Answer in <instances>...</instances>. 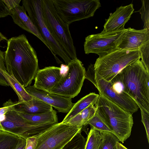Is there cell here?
Wrapping results in <instances>:
<instances>
[{"instance_id": "cell-1", "label": "cell", "mask_w": 149, "mask_h": 149, "mask_svg": "<svg viewBox=\"0 0 149 149\" xmlns=\"http://www.w3.org/2000/svg\"><path fill=\"white\" fill-rule=\"evenodd\" d=\"M4 59L7 73L24 88L30 86L39 69L38 60L24 34L8 40Z\"/></svg>"}, {"instance_id": "cell-2", "label": "cell", "mask_w": 149, "mask_h": 149, "mask_svg": "<svg viewBox=\"0 0 149 149\" xmlns=\"http://www.w3.org/2000/svg\"><path fill=\"white\" fill-rule=\"evenodd\" d=\"M116 76L140 110L149 113V73L140 59L126 66Z\"/></svg>"}, {"instance_id": "cell-3", "label": "cell", "mask_w": 149, "mask_h": 149, "mask_svg": "<svg viewBox=\"0 0 149 149\" xmlns=\"http://www.w3.org/2000/svg\"><path fill=\"white\" fill-rule=\"evenodd\" d=\"M95 106L96 112L104 120L119 141L124 143L131 135L134 124L132 113L100 94Z\"/></svg>"}, {"instance_id": "cell-4", "label": "cell", "mask_w": 149, "mask_h": 149, "mask_svg": "<svg viewBox=\"0 0 149 149\" xmlns=\"http://www.w3.org/2000/svg\"><path fill=\"white\" fill-rule=\"evenodd\" d=\"M41 3L43 18L52 36L71 59L77 58L76 49L69 25L60 17L54 7L52 0H41Z\"/></svg>"}, {"instance_id": "cell-5", "label": "cell", "mask_w": 149, "mask_h": 149, "mask_svg": "<svg viewBox=\"0 0 149 149\" xmlns=\"http://www.w3.org/2000/svg\"><path fill=\"white\" fill-rule=\"evenodd\" d=\"M140 59L139 50L131 51L118 49L99 57L93 67L95 72L102 78L110 82L122 69Z\"/></svg>"}, {"instance_id": "cell-6", "label": "cell", "mask_w": 149, "mask_h": 149, "mask_svg": "<svg viewBox=\"0 0 149 149\" xmlns=\"http://www.w3.org/2000/svg\"><path fill=\"white\" fill-rule=\"evenodd\" d=\"M22 3L29 17L48 45L57 63L60 64L62 62L56 55L61 58L67 65L71 59L52 36L47 26L42 15L41 0H23Z\"/></svg>"}, {"instance_id": "cell-7", "label": "cell", "mask_w": 149, "mask_h": 149, "mask_svg": "<svg viewBox=\"0 0 149 149\" xmlns=\"http://www.w3.org/2000/svg\"><path fill=\"white\" fill-rule=\"evenodd\" d=\"M62 19L69 25L72 23L93 17L101 6L99 0H52Z\"/></svg>"}, {"instance_id": "cell-8", "label": "cell", "mask_w": 149, "mask_h": 149, "mask_svg": "<svg viewBox=\"0 0 149 149\" xmlns=\"http://www.w3.org/2000/svg\"><path fill=\"white\" fill-rule=\"evenodd\" d=\"M94 86L99 93L123 109L132 113L139 107L135 101L124 91L116 76L110 82L104 79L95 71Z\"/></svg>"}, {"instance_id": "cell-9", "label": "cell", "mask_w": 149, "mask_h": 149, "mask_svg": "<svg viewBox=\"0 0 149 149\" xmlns=\"http://www.w3.org/2000/svg\"><path fill=\"white\" fill-rule=\"evenodd\" d=\"M67 65L66 74L62 75L59 82L48 92L72 98L80 92L86 71L82 62L77 58L71 59Z\"/></svg>"}, {"instance_id": "cell-10", "label": "cell", "mask_w": 149, "mask_h": 149, "mask_svg": "<svg viewBox=\"0 0 149 149\" xmlns=\"http://www.w3.org/2000/svg\"><path fill=\"white\" fill-rule=\"evenodd\" d=\"M82 128L61 122L54 124L35 136L37 142L34 149H62Z\"/></svg>"}, {"instance_id": "cell-11", "label": "cell", "mask_w": 149, "mask_h": 149, "mask_svg": "<svg viewBox=\"0 0 149 149\" xmlns=\"http://www.w3.org/2000/svg\"><path fill=\"white\" fill-rule=\"evenodd\" d=\"M15 109L5 114L4 119L0 121L1 126L3 130L25 139L40 134L54 124H31L18 115Z\"/></svg>"}, {"instance_id": "cell-12", "label": "cell", "mask_w": 149, "mask_h": 149, "mask_svg": "<svg viewBox=\"0 0 149 149\" xmlns=\"http://www.w3.org/2000/svg\"><path fill=\"white\" fill-rule=\"evenodd\" d=\"M126 29L107 33L102 31L88 36L84 43L85 53H94L101 57L115 51L118 49L121 37Z\"/></svg>"}, {"instance_id": "cell-13", "label": "cell", "mask_w": 149, "mask_h": 149, "mask_svg": "<svg viewBox=\"0 0 149 149\" xmlns=\"http://www.w3.org/2000/svg\"><path fill=\"white\" fill-rule=\"evenodd\" d=\"M25 89L32 97L53 107L59 112L68 113L74 104L72 102L71 98L40 90L33 86H29Z\"/></svg>"}, {"instance_id": "cell-14", "label": "cell", "mask_w": 149, "mask_h": 149, "mask_svg": "<svg viewBox=\"0 0 149 149\" xmlns=\"http://www.w3.org/2000/svg\"><path fill=\"white\" fill-rule=\"evenodd\" d=\"M149 41V30H136L131 28L126 29L123 34L118 49L128 51H136Z\"/></svg>"}, {"instance_id": "cell-15", "label": "cell", "mask_w": 149, "mask_h": 149, "mask_svg": "<svg viewBox=\"0 0 149 149\" xmlns=\"http://www.w3.org/2000/svg\"><path fill=\"white\" fill-rule=\"evenodd\" d=\"M61 68L54 66L39 69L35 76L34 86L38 89L49 92L59 82L63 74Z\"/></svg>"}, {"instance_id": "cell-16", "label": "cell", "mask_w": 149, "mask_h": 149, "mask_svg": "<svg viewBox=\"0 0 149 149\" xmlns=\"http://www.w3.org/2000/svg\"><path fill=\"white\" fill-rule=\"evenodd\" d=\"M134 10L132 3L117 8L115 12L110 13L109 18L105 19L102 31L107 33L125 30V25L130 19Z\"/></svg>"}, {"instance_id": "cell-17", "label": "cell", "mask_w": 149, "mask_h": 149, "mask_svg": "<svg viewBox=\"0 0 149 149\" xmlns=\"http://www.w3.org/2000/svg\"><path fill=\"white\" fill-rule=\"evenodd\" d=\"M14 22L22 29L35 36L43 42L50 50L48 45L42 38L37 28L26 14L23 5H20L10 11Z\"/></svg>"}, {"instance_id": "cell-18", "label": "cell", "mask_w": 149, "mask_h": 149, "mask_svg": "<svg viewBox=\"0 0 149 149\" xmlns=\"http://www.w3.org/2000/svg\"><path fill=\"white\" fill-rule=\"evenodd\" d=\"M15 109L29 114H40L53 110L51 106L33 97L30 100L19 103L16 106Z\"/></svg>"}, {"instance_id": "cell-19", "label": "cell", "mask_w": 149, "mask_h": 149, "mask_svg": "<svg viewBox=\"0 0 149 149\" xmlns=\"http://www.w3.org/2000/svg\"><path fill=\"white\" fill-rule=\"evenodd\" d=\"M99 95L95 93H90L74 103L72 107L61 122L64 124L78 113L90 106H95Z\"/></svg>"}, {"instance_id": "cell-20", "label": "cell", "mask_w": 149, "mask_h": 149, "mask_svg": "<svg viewBox=\"0 0 149 149\" xmlns=\"http://www.w3.org/2000/svg\"><path fill=\"white\" fill-rule=\"evenodd\" d=\"M15 110L18 115L26 120L32 124H55L58 123L57 112L54 110L36 114H26Z\"/></svg>"}, {"instance_id": "cell-21", "label": "cell", "mask_w": 149, "mask_h": 149, "mask_svg": "<svg viewBox=\"0 0 149 149\" xmlns=\"http://www.w3.org/2000/svg\"><path fill=\"white\" fill-rule=\"evenodd\" d=\"M97 109L95 106H90L72 118L64 124L78 128L86 125L88 121L95 114Z\"/></svg>"}, {"instance_id": "cell-22", "label": "cell", "mask_w": 149, "mask_h": 149, "mask_svg": "<svg viewBox=\"0 0 149 149\" xmlns=\"http://www.w3.org/2000/svg\"><path fill=\"white\" fill-rule=\"evenodd\" d=\"M4 77L9 86L13 89L18 98V102L21 103L32 100V97L26 91L25 88L6 71L3 72Z\"/></svg>"}, {"instance_id": "cell-23", "label": "cell", "mask_w": 149, "mask_h": 149, "mask_svg": "<svg viewBox=\"0 0 149 149\" xmlns=\"http://www.w3.org/2000/svg\"><path fill=\"white\" fill-rule=\"evenodd\" d=\"M20 137L0 130V149H15Z\"/></svg>"}, {"instance_id": "cell-24", "label": "cell", "mask_w": 149, "mask_h": 149, "mask_svg": "<svg viewBox=\"0 0 149 149\" xmlns=\"http://www.w3.org/2000/svg\"><path fill=\"white\" fill-rule=\"evenodd\" d=\"M101 141L99 149H117L119 140L113 133L103 132H100Z\"/></svg>"}, {"instance_id": "cell-25", "label": "cell", "mask_w": 149, "mask_h": 149, "mask_svg": "<svg viewBox=\"0 0 149 149\" xmlns=\"http://www.w3.org/2000/svg\"><path fill=\"white\" fill-rule=\"evenodd\" d=\"M101 141L100 132L91 127L87 136L84 149H99Z\"/></svg>"}, {"instance_id": "cell-26", "label": "cell", "mask_w": 149, "mask_h": 149, "mask_svg": "<svg viewBox=\"0 0 149 149\" xmlns=\"http://www.w3.org/2000/svg\"><path fill=\"white\" fill-rule=\"evenodd\" d=\"M88 124L100 132H107L112 133L107 123L96 112L94 115L87 122L86 125Z\"/></svg>"}, {"instance_id": "cell-27", "label": "cell", "mask_w": 149, "mask_h": 149, "mask_svg": "<svg viewBox=\"0 0 149 149\" xmlns=\"http://www.w3.org/2000/svg\"><path fill=\"white\" fill-rule=\"evenodd\" d=\"M86 141L80 131L62 149H84Z\"/></svg>"}, {"instance_id": "cell-28", "label": "cell", "mask_w": 149, "mask_h": 149, "mask_svg": "<svg viewBox=\"0 0 149 149\" xmlns=\"http://www.w3.org/2000/svg\"><path fill=\"white\" fill-rule=\"evenodd\" d=\"M142 6L137 12L141 15V19L144 23L143 29L149 30V0H141Z\"/></svg>"}, {"instance_id": "cell-29", "label": "cell", "mask_w": 149, "mask_h": 149, "mask_svg": "<svg viewBox=\"0 0 149 149\" xmlns=\"http://www.w3.org/2000/svg\"><path fill=\"white\" fill-rule=\"evenodd\" d=\"M141 61L147 72L149 73V41L142 46L139 49Z\"/></svg>"}, {"instance_id": "cell-30", "label": "cell", "mask_w": 149, "mask_h": 149, "mask_svg": "<svg viewBox=\"0 0 149 149\" xmlns=\"http://www.w3.org/2000/svg\"><path fill=\"white\" fill-rule=\"evenodd\" d=\"M19 103L18 101L14 102L11 99L4 103L3 104V107L0 108V122L4 119L6 113L14 110L16 106Z\"/></svg>"}, {"instance_id": "cell-31", "label": "cell", "mask_w": 149, "mask_h": 149, "mask_svg": "<svg viewBox=\"0 0 149 149\" xmlns=\"http://www.w3.org/2000/svg\"><path fill=\"white\" fill-rule=\"evenodd\" d=\"M5 52L0 49V85L7 86L9 85L5 79L3 72L6 71L4 62Z\"/></svg>"}, {"instance_id": "cell-32", "label": "cell", "mask_w": 149, "mask_h": 149, "mask_svg": "<svg viewBox=\"0 0 149 149\" xmlns=\"http://www.w3.org/2000/svg\"><path fill=\"white\" fill-rule=\"evenodd\" d=\"M141 110V122L143 123L146 131L147 140L149 143V113L145 111Z\"/></svg>"}, {"instance_id": "cell-33", "label": "cell", "mask_w": 149, "mask_h": 149, "mask_svg": "<svg viewBox=\"0 0 149 149\" xmlns=\"http://www.w3.org/2000/svg\"><path fill=\"white\" fill-rule=\"evenodd\" d=\"M25 149H34L37 145V140L35 136L31 137L26 139Z\"/></svg>"}, {"instance_id": "cell-34", "label": "cell", "mask_w": 149, "mask_h": 149, "mask_svg": "<svg viewBox=\"0 0 149 149\" xmlns=\"http://www.w3.org/2000/svg\"><path fill=\"white\" fill-rule=\"evenodd\" d=\"M8 10L2 0H0V18H3L10 15Z\"/></svg>"}, {"instance_id": "cell-35", "label": "cell", "mask_w": 149, "mask_h": 149, "mask_svg": "<svg viewBox=\"0 0 149 149\" xmlns=\"http://www.w3.org/2000/svg\"><path fill=\"white\" fill-rule=\"evenodd\" d=\"M8 10L10 11L19 5L21 0H2Z\"/></svg>"}, {"instance_id": "cell-36", "label": "cell", "mask_w": 149, "mask_h": 149, "mask_svg": "<svg viewBox=\"0 0 149 149\" xmlns=\"http://www.w3.org/2000/svg\"><path fill=\"white\" fill-rule=\"evenodd\" d=\"M26 145V139L20 137L18 144L15 149H25Z\"/></svg>"}, {"instance_id": "cell-37", "label": "cell", "mask_w": 149, "mask_h": 149, "mask_svg": "<svg viewBox=\"0 0 149 149\" xmlns=\"http://www.w3.org/2000/svg\"><path fill=\"white\" fill-rule=\"evenodd\" d=\"M117 149H128L121 143L118 142L117 143Z\"/></svg>"}, {"instance_id": "cell-38", "label": "cell", "mask_w": 149, "mask_h": 149, "mask_svg": "<svg viewBox=\"0 0 149 149\" xmlns=\"http://www.w3.org/2000/svg\"><path fill=\"white\" fill-rule=\"evenodd\" d=\"M8 40L7 38L0 32V43L2 40Z\"/></svg>"}, {"instance_id": "cell-39", "label": "cell", "mask_w": 149, "mask_h": 149, "mask_svg": "<svg viewBox=\"0 0 149 149\" xmlns=\"http://www.w3.org/2000/svg\"><path fill=\"white\" fill-rule=\"evenodd\" d=\"M0 130H3V129L2 128V127L1 126L0 122Z\"/></svg>"}]
</instances>
